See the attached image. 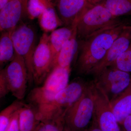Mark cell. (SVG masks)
<instances>
[{
  "mask_svg": "<svg viewBox=\"0 0 131 131\" xmlns=\"http://www.w3.org/2000/svg\"><path fill=\"white\" fill-rule=\"evenodd\" d=\"M127 24L121 21L82 39H78L76 70L80 75L90 74L105 57L114 41Z\"/></svg>",
  "mask_w": 131,
  "mask_h": 131,
  "instance_id": "1",
  "label": "cell"
},
{
  "mask_svg": "<svg viewBox=\"0 0 131 131\" xmlns=\"http://www.w3.org/2000/svg\"><path fill=\"white\" fill-rule=\"evenodd\" d=\"M91 82L75 78L55 95L49 103L37 108L39 120L45 122L65 112L82 96Z\"/></svg>",
  "mask_w": 131,
  "mask_h": 131,
  "instance_id": "2",
  "label": "cell"
},
{
  "mask_svg": "<svg viewBox=\"0 0 131 131\" xmlns=\"http://www.w3.org/2000/svg\"><path fill=\"white\" fill-rule=\"evenodd\" d=\"M71 70V68L54 67L43 85L31 90L27 96L28 103L37 108L50 102L69 84Z\"/></svg>",
  "mask_w": 131,
  "mask_h": 131,
  "instance_id": "3",
  "label": "cell"
},
{
  "mask_svg": "<svg viewBox=\"0 0 131 131\" xmlns=\"http://www.w3.org/2000/svg\"><path fill=\"white\" fill-rule=\"evenodd\" d=\"M121 21L118 18L114 16L101 3L92 5L87 9L78 23V39H83L103 28Z\"/></svg>",
  "mask_w": 131,
  "mask_h": 131,
  "instance_id": "4",
  "label": "cell"
},
{
  "mask_svg": "<svg viewBox=\"0 0 131 131\" xmlns=\"http://www.w3.org/2000/svg\"><path fill=\"white\" fill-rule=\"evenodd\" d=\"M94 114L92 82L88 89L66 113L65 127L69 131H85L91 123Z\"/></svg>",
  "mask_w": 131,
  "mask_h": 131,
  "instance_id": "5",
  "label": "cell"
},
{
  "mask_svg": "<svg viewBox=\"0 0 131 131\" xmlns=\"http://www.w3.org/2000/svg\"><path fill=\"white\" fill-rule=\"evenodd\" d=\"M15 52L24 58L28 76V84L33 81L32 58L37 47V34L31 24L24 21L15 28L11 34Z\"/></svg>",
  "mask_w": 131,
  "mask_h": 131,
  "instance_id": "6",
  "label": "cell"
},
{
  "mask_svg": "<svg viewBox=\"0 0 131 131\" xmlns=\"http://www.w3.org/2000/svg\"><path fill=\"white\" fill-rule=\"evenodd\" d=\"M92 88L94 116L102 131H121L120 125L113 113L110 100L104 91L93 81Z\"/></svg>",
  "mask_w": 131,
  "mask_h": 131,
  "instance_id": "7",
  "label": "cell"
},
{
  "mask_svg": "<svg viewBox=\"0 0 131 131\" xmlns=\"http://www.w3.org/2000/svg\"><path fill=\"white\" fill-rule=\"evenodd\" d=\"M95 77L94 81L110 101L126 89L131 83V74L111 67L105 68Z\"/></svg>",
  "mask_w": 131,
  "mask_h": 131,
  "instance_id": "8",
  "label": "cell"
},
{
  "mask_svg": "<svg viewBox=\"0 0 131 131\" xmlns=\"http://www.w3.org/2000/svg\"><path fill=\"white\" fill-rule=\"evenodd\" d=\"M53 58L49 43V35L44 32L40 38L32 58L34 83L39 86L43 83L50 73Z\"/></svg>",
  "mask_w": 131,
  "mask_h": 131,
  "instance_id": "9",
  "label": "cell"
},
{
  "mask_svg": "<svg viewBox=\"0 0 131 131\" xmlns=\"http://www.w3.org/2000/svg\"><path fill=\"white\" fill-rule=\"evenodd\" d=\"M3 69L12 95L17 100H23L28 83V71L24 58L16 53L13 60Z\"/></svg>",
  "mask_w": 131,
  "mask_h": 131,
  "instance_id": "10",
  "label": "cell"
},
{
  "mask_svg": "<svg viewBox=\"0 0 131 131\" xmlns=\"http://www.w3.org/2000/svg\"><path fill=\"white\" fill-rule=\"evenodd\" d=\"M28 0H10L0 9L1 32H12L25 17H28Z\"/></svg>",
  "mask_w": 131,
  "mask_h": 131,
  "instance_id": "11",
  "label": "cell"
},
{
  "mask_svg": "<svg viewBox=\"0 0 131 131\" xmlns=\"http://www.w3.org/2000/svg\"><path fill=\"white\" fill-rule=\"evenodd\" d=\"M64 26L77 24L84 13L92 5L86 0H52Z\"/></svg>",
  "mask_w": 131,
  "mask_h": 131,
  "instance_id": "12",
  "label": "cell"
},
{
  "mask_svg": "<svg viewBox=\"0 0 131 131\" xmlns=\"http://www.w3.org/2000/svg\"><path fill=\"white\" fill-rule=\"evenodd\" d=\"M131 43V25H127L114 41L101 62L92 70L90 74L95 77L105 68L110 67L119 57L127 50Z\"/></svg>",
  "mask_w": 131,
  "mask_h": 131,
  "instance_id": "13",
  "label": "cell"
},
{
  "mask_svg": "<svg viewBox=\"0 0 131 131\" xmlns=\"http://www.w3.org/2000/svg\"><path fill=\"white\" fill-rule=\"evenodd\" d=\"M78 49L79 43L76 27L71 37L64 45L59 51L54 61L52 69L55 66L71 68L75 57L78 54Z\"/></svg>",
  "mask_w": 131,
  "mask_h": 131,
  "instance_id": "14",
  "label": "cell"
},
{
  "mask_svg": "<svg viewBox=\"0 0 131 131\" xmlns=\"http://www.w3.org/2000/svg\"><path fill=\"white\" fill-rule=\"evenodd\" d=\"M110 102L113 113L121 125L127 117L131 115V83L126 89Z\"/></svg>",
  "mask_w": 131,
  "mask_h": 131,
  "instance_id": "15",
  "label": "cell"
},
{
  "mask_svg": "<svg viewBox=\"0 0 131 131\" xmlns=\"http://www.w3.org/2000/svg\"><path fill=\"white\" fill-rule=\"evenodd\" d=\"M77 24L57 28L49 35V45L53 57V64L62 47L73 35Z\"/></svg>",
  "mask_w": 131,
  "mask_h": 131,
  "instance_id": "16",
  "label": "cell"
},
{
  "mask_svg": "<svg viewBox=\"0 0 131 131\" xmlns=\"http://www.w3.org/2000/svg\"><path fill=\"white\" fill-rule=\"evenodd\" d=\"M20 131H34L40 121L38 118V110L30 103H25L19 114Z\"/></svg>",
  "mask_w": 131,
  "mask_h": 131,
  "instance_id": "17",
  "label": "cell"
},
{
  "mask_svg": "<svg viewBox=\"0 0 131 131\" xmlns=\"http://www.w3.org/2000/svg\"><path fill=\"white\" fill-rule=\"evenodd\" d=\"M39 24L44 32H51L63 26L54 5L46 8L38 17Z\"/></svg>",
  "mask_w": 131,
  "mask_h": 131,
  "instance_id": "18",
  "label": "cell"
},
{
  "mask_svg": "<svg viewBox=\"0 0 131 131\" xmlns=\"http://www.w3.org/2000/svg\"><path fill=\"white\" fill-rule=\"evenodd\" d=\"M12 32L7 31L1 32L0 37V66L3 67L13 61L16 52L12 40Z\"/></svg>",
  "mask_w": 131,
  "mask_h": 131,
  "instance_id": "19",
  "label": "cell"
},
{
  "mask_svg": "<svg viewBox=\"0 0 131 131\" xmlns=\"http://www.w3.org/2000/svg\"><path fill=\"white\" fill-rule=\"evenodd\" d=\"M100 3L115 17L131 15V0H103Z\"/></svg>",
  "mask_w": 131,
  "mask_h": 131,
  "instance_id": "20",
  "label": "cell"
},
{
  "mask_svg": "<svg viewBox=\"0 0 131 131\" xmlns=\"http://www.w3.org/2000/svg\"><path fill=\"white\" fill-rule=\"evenodd\" d=\"M21 100L14 101L0 113V131H5L12 117L16 111L20 109L25 104Z\"/></svg>",
  "mask_w": 131,
  "mask_h": 131,
  "instance_id": "21",
  "label": "cell"
},
{
  "mask_svg": "<svg viewBox=\"0 0 131 131\" xmlns=\"http://www.w3.org/2000/svg\"><path fill=\"white\" fill-rule=\"evenodd\" d=\"M66 113L47 121L40 122L34 131H63L65 128Z\"/></svg>",
  "mask_w": 131,
  "mask_h": 131,
  "instance_id": "22",
  "label": "cell"
},
{
  "mask_svg": "<svg viewBox=\"0 0 131 131\" xmlns=\"http://www.w3.org/2000/svg\"><path fill=\"white\" fill-rule=\"evenodd\" d=\"M54 5L52 0H28L27 4L28 18L30 19L38 18L47 7Z\"/></svg>",
  "mask_w": 131,
  "mask_h": 131,
  "instance_id": "23",
  "label": "cell"
},
{
  "mask_svg": "<svg viewBox=\"0 0 131 131\" xmlns=\"http://www.w3.org/2000/svg\"><path fill=\"white\" fill-rule=\"evenodd\" d=\"M110 67L131 74V43Z\"/></svg>",
  "mask_w": 131,
  "mask_h": 131,
  "instance_id": "24",
  "label": "cell"
},
{
  "mask_svg": "<svg viewBox=\"0 0 131 131\" xmlns=\"http://www.w3.org/2000/svg\"><path fill=\"white\" fill-rule=\"evenodd\" d=\"M9 84L3 69L0 71V98H4L10 93Z\"/></svg>",
  "mask_w": 131,
  "mask_h": 131,
  "instance_id": "25",
  "label": "cell"
},
{
  "mask_svg": "<svg viewBox=\"0 0 131 131\" xmlns=\"http://www.w3.org/2000/svg\"><path fill=\"white\" fill-rule=\"evenodd\" d=\"M19 110L16 111L13 115L5 131H20Z\"/></svg>",
  "mask_w": 131,
  "mask_h": 131,
  "instance_id": "26",
  "label": "cell"
},
{
  "mask_svg": "<svg viewBox=\"0 0 131 131\" xmlns=\"http://www.w3.org/2000/svg\"><path fill=\"white\" fill-rule=\"evenodd\" d=\"M120 126L121 131H131V115L127 117Z\"/></svg>",
  "mask_w": 131,
  "mask_h": 131,
  "instance_id": "27",
  "label": "cell"
},
{
  "mask_svg": "<svg viewBox=\"0 0 131 131\" xmlns=\"http://www.w3.org/2000/svg\"><path fill=\"white\" fill-rule=\"evenodd\" d=\"M85 131H102L100 128L97 121L94 116L89 126Z\"/></svg>",
  "mask_w": 131,
  "mask_h": 131,
  "instance_id": "28",
  "label": "cell"
},
{
  "mask_svg": "<svg viewBox=\"0 0 131 131\" xmlns=\"http://www.w3.org/2000/svg\"><path fill=\"white\" fill-rule=\"evenodd\" d=\"M10 0H0V9L7 4Z\"/></svg>",
  "mask_w": 131,
  "mask_h": 131,
  "instance_id": "29",
  "label": "cell"
},
{
  "mask_svg": "<svg viewBox=\"0 0 131 131\" xmlns=\"http://www.w3.org/2000/svg\"><path fill=\"white\" fill-rule=\"evenodd\" d=\"M87 2L91 5H95V0H86Z\"/></svg>",
  "mask_w": 131,
  "mask_h": 131,
  "instance_id": "30",
  "label": "cell"
},
{
  "mask_svg": "<svg viewBox=\"0 0 131 131\" xmlns=\"http://www.w3.org/2000/svg\"><path fill=\"white\" fill-rule=\"evenodd\" d=\"M103 0H95V2L96 4L99 3L100 2H101Z\"/></svg>",
  "mask_w": 131,
  "mask_h": 131,
  "instance_id": "31",
  "label": "cell"
},
{
  "mask_svg": "<svg viewBox=\"0 0 131 131\" xmlns=\"http://www.w3.org/2000/svg\"><path fill=\"white\" fill-rule=\"evenodd\" d=\"M63 131H69L68 130H67V129H66V128H64V130Z\"/></svg>",
  "mask_w": 131,
  "mask_h": 131,
  "instance_id": "32",
  "label": "cell"
}]
</instances>
